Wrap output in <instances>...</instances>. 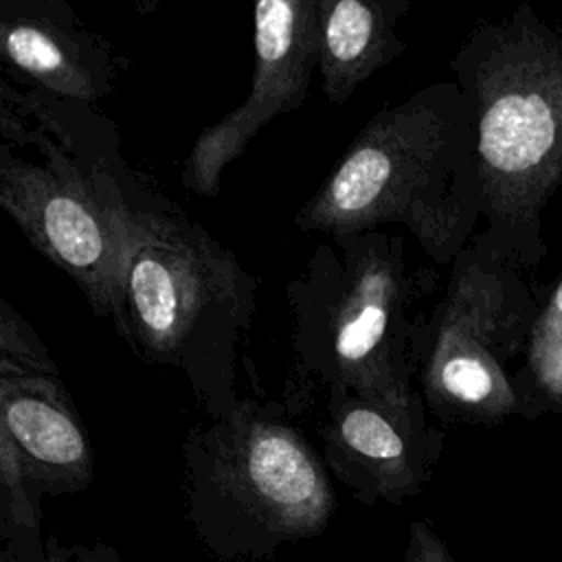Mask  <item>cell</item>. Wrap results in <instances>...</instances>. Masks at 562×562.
Listing matches in <instances>:
<instances>
[{"label": "cell", "mask_w": 562, "mask_h": 562, "mask_svg": "<svg viewBox=\"0 0 562 562\" xmlns=\"http://www.w3.org/2000/svg\"><path fill=\"white\" fill-rule=\"evenodd\" d=\"M15 101L79 160L114 215L123 340L147 362L184 371L209 417L231 411L239 400L235 349L255 312V279L125 162L112 123L88 103L37 86L15 92Z\"/></svg>", "instance_id": "obj_1"}, {"label": "cell", "mask_w": 562, "mask_h": 562, "mask_svg": "<svg viewBox=\"0 0 562 562\" xmlns=\"http://www.w3.org/2000/svg\"><path fill=\"white\" fill-rule=\"evenodd\" d=\"M479 209L472 103L461 88L432 83L367 121L294 224L325 235L395 224L448 263Z\"/></svg>", "instance_id": "obj_2"}, {"label": "cell", "mask_w": 562, "mask_h": 562, "mask_svg": "<svg viewBox=\"0 0 562 562\" xmlns=\"http://www.w3.org/2000/svg\"><path fill=\"white\" fill-rule=\"evenodd\" d=\"M435 288V270L411 259L402 233L329 235L285 285L299 386L411 400Z\"/></svg>", "instance_id": "obj_3"}, {"label": "cell", "mask_w": 562, "mask_h": 562, "mask_svg": "<svg viewBox=\"0 0 562 562\" xmlns=\"http://www.w3.org/2000/svg\"><path fill=\"white\" fill-rule=\"evenodd\" d=\"M182 463L189 522L217 562H263L323 533L338 507L323 457L281 402L244 397L191 426Z\"/></svg>", "instance_id": "obj_4"}, {"label": "cell", "mask_w": 562, "mask_h": 562, "mask_svg": "<svg viewBox=\"0 0 562 562\" xmlns=\"http://www.w3.org/2000/svg\"><path fill=\"white\" fill-rule=\"evenodd\" d=\"M454 68L474 112L481 209L527 222L562 176V46L514 22L476 35Z\"/></svg>", "instance_id": "obj_5"}, {"label": "cell", "mask_w": 562, "mask_h": 562, "mask_svg": "<svg viewBox=\"0 0 562 562\" xmlns=\"http://www.w3.org/2000/svg\"><path fill=\"white\" fill-rule=\"evenodd\" d=\"M0 206L66 272L97 316L121 321V239L79 160L7 92L0 110Z\"/></svg>", "instance_id": "obj_6"}, {"label": "cell", "mask_w": 562, "mask_h": 562, "mask_svg": "<svg viewBox=\"0 0 562 562\" xmlns=\"http://www.w3.org/2000/svg\"><path fill=\"white\" fill-rule=\"evenodd\" d=\"M485 255L481 248L457 255L443 296L426 325L419 393L446 422L498 419L518 404L505 371L514 325L509 285Z\"/></svg>", "instance_id": "obj_7"}, {"label": "cell", "mask_w": 562, "mask_h": 562, "mask_svg": "<svg viewBox=\"0 0 562 562\" xmlns=\"http://www.w3.org/2000/svg\"><path fill=\"white\" fill-rule=\"evenodd\" d=\"M252 2V79L246 99L195 138L182 187L215 198L224 169L274 116L303 105L316 68L314 0Z\"/></svg>", "instance_id": "obj_8"}, {"label": "cell", "mask_w": 562, "mask_h": 562, "mask_svg": "<svg viewBox=\"0 0 562 562\" xmlns=\"http://www.w3.org/2000/svg\"><path fill=\"white\" fill-rule=\"evenodd\" d=\"M0 430L42 490L77 494L92 483L94 457L57 364L33 327L0 303Z\"/></svg>", "instance_id": "obj_9"}, {"label": "cell", "mask_w": 562, "mask_h": 562, "mask_svg": "<svg viewBox=\"0 0 562 562\" xmlns=\"http://www.w3.org/2000/svg\"><path fill=\"white\" fill-rule=\"evenodd\" d=\"M419 391L406 402H382L356 391H327L321 457L351 494L367 503L402 505L417 496L441 454V432L426 419Z\"/></svg>", "instance_id": "obj_10"}, {"label": "cell", "mask_w": 562, "mask_h": 562, "mask_svg": "<svg viewBox=\"0 0 562 562\" xmlns=\"http://www.w3.org/2000/svg\"><path fill=\"white\" fill-rule=\"evenodd\" d=\"M0 48L37 88L83 103L105 97L123 66L112 46L83 29L64 0L0 9Z\"/></svg>", "instance_id": "obj_11"}, {"label": "cell", "mask_w": 562, "mask_h": 562, "mask_svg": "<svg viewBox=\"0 0 562 562\" xmlns=\"http://www.w3.org/2000/svg\"><path fill=\"white\" fill-rule=\"evenodd\" d=\"M411 0H314L316 68L329 103H345L404 48L397 35Z\"/></svg>", "instance_id": "obj_12"}, {"label": "cell", "mask_w": 562, "mask_h": 562, "mask_svg": "<svg viewBox=\"0 0 562 562\" xmlns=\"http://www.w3.org/2000/svg\"><path fill=\"white\" fill-rule=\"evenodd\" d=\"M44 494L11 437L0 430V540L15 562H48L42 540Z\"/></svg>", "instance_id": "obj_13"}, {"label": "cell", "mask_w": 562, "mask_h": 562, "mask_svg": "<svg viewBox=\"0 0 562 562\" xmlns=\"http://www.w3.org/2000/svg\"><path fill=\"white\" fill-rule=\"evenodd\" d=\"M527 360L538 386L562 404V281L533 325Z\"/></svg>", "instance_id": "obj_14"}, {"label": "cell", "mask_w": 562, "mask_h": 562, "mask_svg": "<svg viewBox=\"0 0 562 562\" xmlns=\"http://www.w3.org/2000/svg\"><path fill=\"white\" fill-rule=\"evenodd\" d=\"M404 562H457L428 518L413 520L406 533Z\"/></svg>", "instance_id": "obj_15"}, {"label": "cell", "mask_w": 562, "mask_h": 562, "mask_svg": "<svg viewBox=\"0 0 562 562\" xmlns=\"http://www.w3.org/2000/svg\"><path fill=\"white\" fill-rule=\"evenodd\" d=\"M48 562H121L119 553L108 542H64L59 536L50 533L46 538Z\"/></svg>", "instance_id": "obj_16"}, {"label": "cell", "mask_w": 562, "mask_h": 562, "mask_svg": "<svg viewBox=\"0 0 562 562\" xmlns=\"http://www.w3.org/2000/svg\"><path fill=\"white\" fill-rule=\"evenodd\" d=\"M35 0H0V9H15V7H24L31 4Z\"/></svg>", "instance_id": "obj_17"}, {"label": "cell", "mask_w": 562, "mask_h": 562, "mask_svg": "<svg viewBox=\"0 0 562 562\" xmlns=\"http://www.w3.org/2000/svg\"><path fill=\"white\" fill-rule=\"evenodd\" d=\"M160 0H134V4L138 7V11H151Z\"/></svg>", "instance_id": "obj_18"}, {"label": "cell", "mask_w": 562, "mask_h": 562, "mask_svg": "<svg viewBox=\"0 0 562 562\" xmlns=\"http://www.w3.org/2000/svg\"><path fill=\"white\" fill-rule=\"evenodd\" d=\"M0 562H15L7 549H0Z\"/></svg>", "instance_id": "obj_19"}]
</instances>
